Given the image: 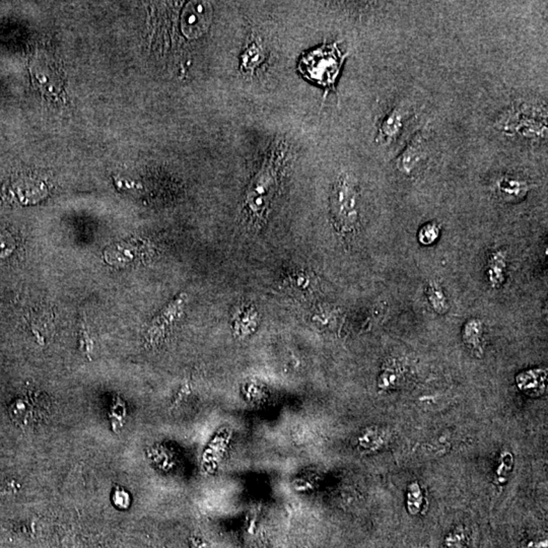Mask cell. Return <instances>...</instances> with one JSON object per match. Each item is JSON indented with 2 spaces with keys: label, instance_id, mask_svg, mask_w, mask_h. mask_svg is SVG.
<instances>
[{
  "label": "cell",
  "instance_id": "obj_1",
  "mask_svg": "<svg viewBox=\"0 0 548 548\" xmlns=\"http://www.w3.org/2000/svg\"><path fill=\"white\" fill-rule=\"evenodd\" d=\"M286 153V142L282 138H277L269 149L261 168L249 184L243 204V215L250 229H260L266 222L271 202L277 190L280 173Z\"/></svg>",
  "mask_w": 548,
  "mask_h": 548
},
{
  "label": "cell",
  "instance_id": "obj_2",
  "mask_svg": "<svg viewBox=\"0 0 548 548\" xmlns=\"http://www.w3.org/2000/svg\"><path fill=\"white\" fill-rule=\"evenodd\" d=\"M360 192L356 178L343 173L334 182L330 195V213L336 231L343 238L353 236L360 224Z\"/></svg>",
  "mask_w": 548,
  "mask_h": 548
},
{
  "label": "cell",
  "instance_id": "obj_3",
  "mask_svg": "<svg viewBox=\"0 0 548 548\" xmlns=\"http://www.w3.org/2000/svg\"><path fill=\"white\" fill-rule=\"evenodd\" d=\"M347 55H343L337 43L324 44L305 53L298 61V71L307 79L326 90L335 91V82Z\"/></svg>",
  "mask_w": 548,
  "mask_h": 548
},
{
  "label": "cell",
  "instance_id": "obj_4",
  "mask_svg": "<svg viewBox=\"0 0 548 548\" xmlns=\"http://www.w3.org/2000/svg\"><path fill=\"white\" fill-rule=\"evenodd\" d=\"M496 125L508 135L529 140L545 139L547 135V111L527 104L517 105L503 113Z\"/></svg>",
  "mask_w": 548,
  "mask_h": 548
},
{
  "label": "cell",
  "instance_id": "obj_5",
  "mask_svg": "<svg viewBox=\"0 0 548 548\" xmlns=\"http://www.w3.org/2000/svg\"><path fill=\"white\" fill-rule=\"evenodd\" d=\"M429 142L423 131L407 144L396 162V168L406 177H414L423 170L429 160Z\"/></svg>",
  "mask_w": 548,
  "mask_h": 548
},
{
  "label": "cell",
  "instance_id": "obj_6",
  "mask_svg": "<svg viewBox=\"0 0 548 548\" xmlns=\"http://www.w3.org/2000/svg\"><path fill=\"white\" fill-rule=\"evenodd\" d=\"M186 294L182 293L177 296L170 304L167 305L162 312L151 321L148 331H146V340L151 344L159 343L166 335L167 332L178 318L181 315L183 309L187 302Z\"/></svg>",
  "mask_w": 548,
  "mask_h": 548
},
{
  "label": "cell",
  "instance_id": "obj_7",
  "mask_svg": "<svg viewBox=\"0 0 548 548\" xmlns=\"http://www.w3.org/2000/svg\"><path fill=\"white\" fill-rule=\"evenodd\" d=\"M208 2H191L182 17V29L189 38L204 34L211 24V8Z\"/></svg>",
  "mask_w": 548,
  "mask_h": 548
},
{
  "label": "cell",
  "instance_id": "obj_8",
  "mask_svg": "<svg viewBox=\"0 0 548 548\" xmlns=\"http://www.w3.org/2000/svg\"><path fill=\"white\" fill-rule=\"evenodd\" d=\"M409 111L405 107L396 106L386 115L379 128L377 142L381 144H390L397 139L406 123Z\"/></svg>",
  "mask_w": 548,
  "mask_h": 548
},
{
  "label": "cell",
  "instance_id": "obj_9",
  "mask_svg": "<svg viewBox=\"0 0 548 548\" xmlns=\"http://www.w3.org/2000/svg\"><path fill=\"white\" fill-rule=\"evenodd\" d=\"M483 334H485V325L478 318H471L465 322L462 327V340L469 351L476 358H481L485 354L483 349Z\"/></svg>",
  "mask_w": 548,
  "mask_h": 548
},
{
  "label": "cell",
  "instance_id": "obj_10",
  "mask_svg": "<svg viewBox=\"0 0 548 548\" xmlns=\"http://www.w3.org/2000/svg\"><path fill=\"white\" fill-rule=\"evenodd\" d=\"M498 195L507 202L521 201L527 195L529 186L524 180L503 176L496 185Z\"/></svg>",
  "mask_w": 548,
  "mask_h": 548
},
{
  "label": "cell",
  "instance_id": "obj_11",
  "mask_svg": "<svg viewBox=\"0 0 548 548\" xmlns=\"http://www.w3.org/2000/svg\"><path fill=\"white\" fill-rule=\"evenodd\" d=\"M508 258L503 250L492 252L487 264V278L494 289H498L505 284L507 276Z\"/></svg>",
  "mask_w": 548,
  "mask_h": 548
},
{
  "label": "cell",
  "instance_id": "obj_12",
  "mask_svg": "<svg viewBox=\"0 0 548 548\" xmlns=\"http://www.w3.org/2000/svg\"><path fill=\"white\" fill-rule=\"evenodd\" d=\"M547 383V373L543 370H530L519 374L517 384L527 393H542Z\"/></svg>",
  "mask_w": 548,
  "mask_h": 548
},
{
  "label": "cell",
  "instance_id": "obj_13",
  "mask_svg": "<svg viewBox=\"0 0 548 548\" xmlns=\"http://www.w3.org/2000/svg\"><path fill=\"white\" fill-rule=\"evenodd\" d=\"M425 296L432 309L439 315H445L449 312L450 303L444 289L436 280H429L425 286Z\"/></svg>",
  "mask_w": 548,
  "mask_h": 548
},
{
  "label": "cell",
  "instance_id": "obj_14",
  "mask_svg": "<svg viewBox=\"0 0 548 548\" xmlns=\"http://www.w3.org/2000/svg\"><path fill=\"white\" fill-rule=\"evenodd\" d=\"M258 314L253 308L241 310L239 315L234 322V330L239 337H246L255 330L257 326Z\"/></svg>",
  "mask_w": 548,
  "mask_h": 548
},
{
  "label": "cell",
  "instance_id": "obj_15",
  "mask_svg": "<svg viewBox=\"0 0 548 548\" xmlns=\"http://www.w3.org/2000/svg\"><path fill=\"white\" fill-rule=\"evenodd\" d=\"M402 378L403 372L400 365L396 363H390V364L385 365L383 367V371L381 372L378 381L379 388L383 390L396 388L399 386Z\"/></svg>",
  "mask_w": 548,
  "mask_h": 548
},
{
  "label": "cell",
  "instance_id": "obj_16",
  "mask_svg": "<svg viewBox=\"0 0 548 548\" xmlns=\"http://www.w3.org/2000/svg\"><path fill=\"white\" fill-rule=\"evenodd\" d=\"M441 228L436 222H427L418 233V240L423 246H432L440 239Z\"/></svg>",
  "mask_w": 548,
  "mask_h": 548
},
{
  "label": "cell",
  "instance_id": "obj_17",
  "mask_svg": "<svg viewBox=\"0 0 548 548\" xmlns=\"http://www.w3.org/2000/svg\"><path fill=\"white\" fill-rule=\"evenodd\" d=\"M465 543H466V535L461 529L454 530L446 537V548H464Z\"/></svg>",
  "mask_w": 548,
  "mask_h": 548
},
{
  "label": "cell",
  "instance_id": "obj_18",
  "mask_svg": "<svg viewBox=\"0 0 548 548\" xmlns=\"http://www.w3.org/2000/svg\"><path fill=\"white\" fill-rule=\"evenodd\" d=\"M547 541H540V542H531L526 548H547Z\"/></svg>",
  "mask_w": 548,
  "mask_h": 548
},
{
  "label": "cell",
  "instance_id": "obj_19",
  "mask_svg": "<svg viewBox=\"0 0 548 548\" xmlns=\"http://www.w3.org/2000/svg\"><path fill=\"white\" fill-rule=\"evenodd\" d=\"M196 548H208V547H206V543L199 542L197 543V547H196Z\"/></svg>",
  "mask_w": 548,
  "mask_h": 548
}]
</instances>
